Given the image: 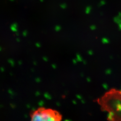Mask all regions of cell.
<instances>
[{"instance_id":"cell-1","label":"cell","mask_w":121,"mask_h":121,"mask_svg":"<svg viewBox=\"0 0 121 121\" xmlns=\"http://www.w3.org/2000/svg\"><path fill=\"white\" fill-rule=\"evenodd\" d=\"M94 101L107 112L108 120L121 121V90L111 88Z\"/></svg>"},{"instance_id":"cell-2","label":"cell","mask_w":121,"mask_h":121,"mask_svg":"<svg viewBox=\"0 0 121 121\" xmlns=\"http://www.w3.org/2000/svg\"><path fill=\"white\" fill-rule=\"evenodd\" d=\"M33 121H60L62 116L56 110L51 109L39 108L31 115Z\"/></svg>"},{"instance_id":"cell-3","label":"cell","mask_w":121,"mask_h":121,"mask_svg":"<svg viewBox=\"0 0 121 121\" xmlns=\"http://www.w3.org/2000/svg\"><path fill=\"white\" fill-rule=\"evenodd\" d=\"M40 0L41 2H43V0Z\"/></svg>"},{"instance_id":"cell-4","label":"cell","mask_w":121,"mask_h":121,"mask_svg":"<svg viewBox=\"0 0 121 121\" xmlns=\"http://www.w3.org/2000/svg\"><path fill=\"white\" fill-rule=\"evenodd\" d=\"M10 0V1H13L14 0Z\"/></svg>"}]
</instances>
